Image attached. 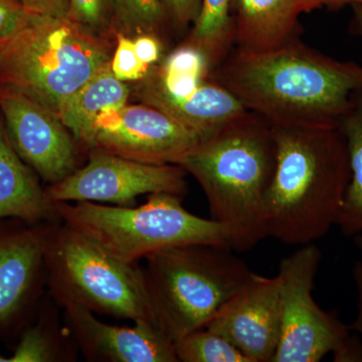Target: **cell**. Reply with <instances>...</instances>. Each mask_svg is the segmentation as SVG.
Returning a JSON list of instances; mask_svg holds the SVG:
<instances>
[{
	"instance_id": "603a6c76",
	"label": "cell",
	"mask_w": 362,
	"mask_h": 362,
	"mask_svg": "<svg viewBox=\"0 0 362 362\" xmlns=\"http://www.w3.org/2000/svg\"><path fill=\"white\" fill-rule=\"evenodd\" d=\"M112 28L123 35H154L168 23L159 0H113Z\"/></svg>"
},
{
	"instance_id": "7402d4cb",
	"label": "cell",
	"mask_w": 362,
	"mask_h": 362,
	"mask_svg": "<svg viewBox=\"0 0 362 362\" xmlns=\"http://www.w3.org/2000/svg\"><path fill=\"white\" fill-rule=\"evenodd\" d=\"M178 362H251L218 333L201 328L175 342Z\"/></svg>"
},
{
	"instance_id": "4dcf8cb0",
	"label": "cell",
	"mask_w": 362,
	"mask_h": 362,
	"mask_svg": "<svg viewBox=\"0 0 362 362\" xmlns=\"http://www.w3.org/2000/svg\"><path fill=\"white\" fill-rule=\"evenodd\" d=\"M354 18H352L351 30L354 35L362 37V6L361 4H354Z\"/></svg>"
},
{
	"instance_id": "5b68a950",
	"label": "cell",
	"mask_w": 362,
	"mask_h": 362,
	"mask_svg": "<svg viewBox=\"0 0 362 362\" xmlns=\"http://www.w3.org/2000/svg\"><path fill=\"white\" fill-rule=\"evenodd\" d=\"M182 199L180 195L159 192L147 195L141 206L59 202L56 209L62 223L128 264L185 245L230 247L225 228L213 218L190 213L183 207Z\"/></svg>"
},
{
	"instance_id": "83f0119b",
	"label": "cell",
	"mask_w": 362,
	"mask_h": 362,
	"mask_svg": "<svg viewBox=\"0 0 362 362\" xmlns=\"http://www.w3.org/2000/svg\"><path fill=\"white\" fill-rule=\"evenodd\" d=\"M134 44L138 58L146 65L151 66L160 59L162 45L156 35H137Z\"/></svg>"
},
{
	"instance_id": "484cf974",
	"label": "cell",
	"mask_w": 362,
	"mask_h": 362,
	"mask_svg": "<svg viewBox=\"0 0 362 362\" xmlns=\"http://www.w3.org/2000/svg\"><path fill=\"white\" fill-rule=\"evenodd\" d=\"M21 0H0V42L16 35L32 16Z\"/></svg>"
},
{
	"instance_id": "9a60e30c",
	"label": "cell",
	"mask_w": 362,
	"mask_h": 362,
	"mask_svg": "<svg viewBox=\"0 0 362 362\" xmlns=\"http://www.w3.org/2000/svg\"><path fill=\"white\" fill-rule=\"evenodd\" d=\"M321 0H232L233 51L259 54L300 39V18Z\"/></svg>"
},
{
	"instance_id": "8992f818",
	"label": "cell",
	"mask_w": 362,
	"mask_h": 362,
	"mask_svg": "<svg viewBox=\"0 0 362 362\" xmlns=\"http://www.w3.org/2000/svg\"><path fill=\"white\" fill-rule=\"evenodd\" d=\"M45 267L49 296L59 308L78 304L100 315L160 326L144 268L121 261L62 221L49 240Z\"/></svg>"
},
{
	"instance_id": "7a4b0ae2",
	"label": "cell",
	"mask_w": 362,
	"mask_h": 362,
	"mask_svg": "<svg viewBox=\"0 0 362 362\" xmlns=\"http://www.w3.org/2000/svg\"><path fill=\"white\" fill-rule=\"evenodd\" d=\"M277 164L274 128L246 111L209 133L181 159L206 194L211 218L225 228L233 252L268 237L266 209Z\"/></svg>"
},
{
	"instance_id": "d4e9b609",
	"label": "cell",
	"mask_w": 362,
	"mask_h": 362,
	"mask_svg": "<svg viewBox=\"0 0 362 362\" xmlns=\"http://www.w3.org/2000/svg\"><path fill=\"white\" fill-rule=\"evenodd\" d=\"M111 69L117 78L126 82L146 77L150 66L138 58L134 40L123 33H118L115 52L111 59Z\"/></svg>"
},
{
	"instance_id": "52a82bcc",
	"label": "cell",
	"mask_w": 362,
	"mask_h": 362,
	"mask_svg": "<svg viewBox=\"0 0 362 362\" xmlns=\"http://www.w3.org/2000/svg\"><path fill=\"white\" fill-rule=\"evenodd\" d=\"M159 325L173 341L204 328L254 272L230 247L194 244L145 259Z\"/></svg>"
},
{
	"instance_id": "ba28073f",
	"label": "cell",
	"mask_w": 362,
	"mask_h": 362,
	"mask_svg": "<svg viewBox=\"0 0 362 362\" xmlns=\"http://www.w3.org/2000/svg\"><path fill=\"white\" fill-rule=\"evenodd\" d=\"M322 252L313 244L300 246L280 262L282 331L273 362L362 361V345L337 312L325 311L312 296Z\"/></svg>"
},
{
	"instance_id": "3957f363",
	"label": "cell",
	"mask_w": 362,
	"mask_h": 362,
	"mask_svg": "<svg viewBox=\"0 0 362 362\" xmlns=\"http://www.w3.org/2000/svg\"><path fill=\"white\" fill-rule=\"evenodd\" d=\"M273 128L277 164L267 201L268 237L313 244L337 226L351 177L346 140L339 127Z\"/></svg>"
},
{
	"instance_id": "44dd1931",
	"label": "cell",
	"mask_w": 362,
	"mask_h": 362,
	"mask_svg": "<svg viewBox=\"0 0 362 362\" xmlns=\"http://www.w3.org/2000/svg\"><path fill=\"white\" fill-rule=\"evenodd\" d=\"M230 6L232 0H202L201 11L185 44L201 52L213 70L233 49Z\"/></svg>"
},
{
	"instance_id": "8fae6325",
	"label": "cell",
	"mask_w": 362,
	"mask_h": 362,
	"mask_svg": "<svg viewBox=\"0 0 362 362\" xmlns=\"http://www.w3.org/2000/svg\"><path fill=\"white\" fill-rule=\"evenodd\" d=\"M0 110L11 146L44 182L54 185L81 168L80 145L56 113L1 85Z\"/></svg>"
},
{
	"instance_id": "ac0fdd59",
	"label": "cell",
	"mask_w": 362,
	"mask_h": 362,
	"mask_svg": "<svg viewBox=\"0 0 362 362\" xmlns=\"http://www.w3.org/2000/svg\"><path fill=\"white\" fill-rule=\"evenodd\" d=\"M129 95V88L115 77L109 62L66 102L59 117L83 146L97 117L104 111L127 104Z\"/></svg>"
},
{
	"instance_id": "6da1fadb",
	"label": "cell",
	"mask_w": 362,
	"mask_h": 362,
	"mask_svg": "<svg viewBox=\"0 0 362 362\" xmlns=\"http://www.w3.org/2000/svg\"><path fill=\"white\" fill-rule=\"evenodd\" d=\"M247 111L284 127H338L362 88V66L301 39L259 54L233 51L211 74Z\"/></svg>"
},
{
	"instance_id": "d6986e66",
	"label": "cell",
	"mask_w": 362,
	"mask_h": 362,
	"mask_svg": "<svg viewBox=\"0 0 362 362\" xmlns=\"http://www.w3.org/2000/svg\"><path fill=\"white\" fill-rule=\"evenodd\" d=\"M59 305H45L42 317L23 331L11 356L0 354V362H71L78 358V350L65 325L59 320Z\"/></svg>"
},
{
	"instance_id": "9c48e42d",
	"label": "cell",
	"mask_w": 362,
	"mask_h": 362,
	"mask_svg": "<svg viewBox=\"0 0 362 362\" xmlns=\"http://www.w3.org/2000/svg\"><path fill=\"white\" fill-rule=\"evenodd\" d=\"M187 171L177 164H152L90 152L89 161L75 173L45 187L47 197L59 202H104L137 206L141 195L166 192L185 197Z\"/></svg>"
},
{
	"instance_id": "7c38bea8",
	"label": "cell",
	"mask_w": 362,
	"mask_h": 362,
	"mask_svg": "<svg viewBox=\"0 0 362 362\" xmlns=\"http://www.w3.org/2000/svg\"><path fill=\"white\" fill-rule=\"evenodd\" d=\"M0 221V327H16L47 286L45 254L59 223Z\"/></svg>"
},
{
	"instance_id": "5bb4252c",
	"label": "cell",
	"mask_w": 362,
	"mask_h": 362,
	"mask_svg": "<svg viewBox=\"0 0 362 362\" xmlns=\"http://www.w3.org/2000/svg\"><path fill=\"white\" fill-rule=\"evenodd\" d=\"M61 309L64 325L86 361L178 362L175 341L160 326L147 322L111 325L78 304H65Z\"/></svg>"
},
{
	"instance_id": "277c9868",
	"label": "cell",
	"mask_w": 362,
	"mask_h": 362,
	"mask_svg": "<svg viewBox=\"0 0 362 362\" xmlns=\"http://www.w3.org/2000/svg\"><path fill=\"white\" fill-rule=\"evenodd\" d=\"M111 59L106 42L68 16L33 13L25 28L0 42V85L59 116Z\"/></svg>"
},
{
	"instance_id": "30bf717a",
	"label": "cell",
	"mask_w": 362,
	"mask_h": 362,
	"mask_svg": "<svg viewBox=\"0 0 362 362\" xmlns=\"http://www.w3.org/2000/svg\"><path fill=\"white\" fill-rule=\"evenodd\" d=\"M204 136L149 105H124L97 117L82 148L152 164H180Z\"/></svg>"
},
{
	"instance_id": "d6a6232c",
	"label": "cell",
	"mask_w": 362,
	"mask_h": 362,
	"mask_svg": "<svg viewBox=\"0 0 362 362\" xmlns=\"http://www.w3.org/2000/svg\"><path fill=\"white\" fill-rule=\"evenodd\" d=\"M354 244L362 252V233L354 237Z\"/></svg>"
},
{
	"instance_id": "1f68e13d",
	"label": "cell",
	"mask_w": 362,
	"mask_h": 362,
	"mask_svg": "<svg viewBox=\"0 0 362 362\" xmlns=\"http://www.w3.org/2000/svg\"><path fill=\"white\" fill-rule=\"evenodd\" d=\"M322 6L329 9V11H337L346 6H354V4H361L362 0H321Z\"/></svg>"
},
{
	"instance_id": "cb8c5ba5",
	"label": "cell",
	"mask_w": 362,
	"mask_h": 362,
	"mask_svg": "<svg viewBox=\"0 0 362 362\" xmlns=\"http://www.w3.org/2000/svg\"><path fill=\"white\" fill-rule=\"evenodd\" d=\"M68 18L90 32H105L113 25V0H69Z\"/></svg>"
},
{
	"instance_id": "2e32d148",
	"label": "cell",
	"mask_w": 362,
	"mask_h": 362,
	"mask_svg": "<svg viewBox=\"0 0 362 362\" xmlns=\"http://www.w3.org/2000/svg\"><path fill=\"white\" fill-rule=\"evenodd\" d=\"M144 78L137 89L143 104L164 112L202 136L247 111L233 93L211 76L194 92L182 97L166 93L148 74Z\"/></svg>"
},
{
	"instance_id": "4fadbf2b",
	"label": "cell",
	"mask_w": 362,
	"mask_h": 362,
	"mask_svg": "<svg viewBox=\"0 0 362 362\" xmlns=\"http://www.w3.org/2000/svg\"><path fill=\"white\" fill-rule=\"evenodd\" d=\"M206 328L226 338L251 362H273L282 331L278 275L252 273Z\"/></svg>"
},
{
	"instance_id": "4316f807",
	"label": "cell",
	"mask_w": 362,
	"mask_h": 362,
	"mask_svg": "<svg viewBox=\"0 0 362 362\" xmlns=\"http://www.w3.org/2000/svg\"><path fill=\"white\" fill-rule=\"evenodd\" d=\"M168 23L178 30L194 25L201 11L202 0H159Z\"/></svg>"
},
{
	"instance_id": "e0dca14e",
	"label": "cell",
	"mask_w": 362,
	"mask_h": 362,
	"mask_svg": "<svg viewBox=\"0 0 362 362\" xmlns=\"http://www.w3.org/2000/svg\"><path fill=\"white\" fill-rule=\"evenodd\" d=\"M13 218L28 225L61 221L39 175L16 153L0 122V221Z\"/></svg>"
},
{
	"instance_id": "f546056e",
	"label": "cell",
	"mask_w": 362,
	"mask_h": 362,
	"mask_svg": "<svg viewBox=\"0 0 362 362\" xmlns=\"http://www.w3.org/2000/svg\"><path fill=\"white\" fill-rule=\"evenodd\" d=\"M352 279L357 293V313L354 322L350 324V330L362 335V262H354L352 267Z\"/></svg>"
},
{
	"instance_id": "ffe728a7",
	"label": "cell",
	"mask_w": 362,
	"mask_h": 362,
	"mask_svg": "<svg viewBox=\"0 0 362 362\" xmlns=\"http://www.w3.org/2000/svg\"><path fill=\"white\" fill-rule=\"evenodd\" d=\"M338 127L346 140L351 177L337 226L345 237L354 238L362 233V88L354 93Z\"/></svg>"
},
{
	"instance_id": "f1b7e54d",
	"label": "cell",
	"mask_w": 362,
	"mask_h": 362,
	"mask_svg": "<svg viewBox=\"0 0 362 362\" xmlns=\"http://www.w3.org/2000/svg\"><path fill=\"white\" fill-rule=\"evenodd\" d=\"M28 11L44 16L66 18L69 0H21Z\"/></svg>"
}]
</instances>
